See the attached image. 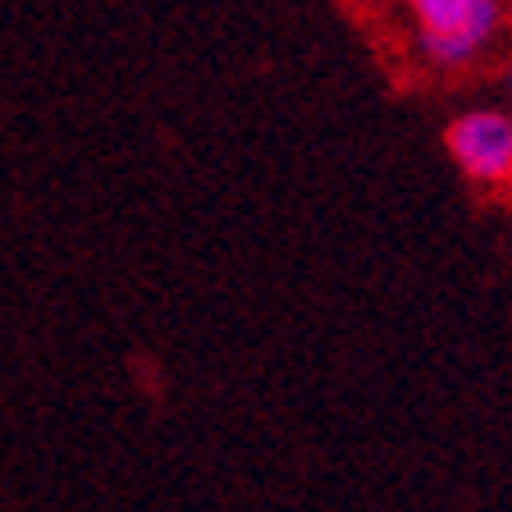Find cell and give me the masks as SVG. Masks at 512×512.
<instances>
[{"label": "cell", "mask_w": 512, "mask_h": 512, "mask_svg": "<svg viewBox=\"0 0 512 512\" xmlns=\"http://www.w3.org/2000/svg\"><path fill=\"white\" fill-rule=\"evenodd\" d=\"M407 14L416 55L435 74L480 64L508 28V0H407Z\"/></svg>", "instance_id": "cell-1"}, {"label": "cell", "mask_w": 512, "mask_h": 512, "mask_svg": "<svg viewBox=\"0 0 512 512\" xmlns=\"http://www.w3.org/2000/svg\"><path fill=\"white\" fill-rule=\"evenodd\" d=\"M444 151L458 174L480 192L512 188V110L503 106H467L448 119Z\"/></svg>", "instance_id": "cell-2"}, {"label": "cell", "mask_w": 512, "mask_h": 512, "mask_svg": "<svg viewBox=\"0 0 512 512\" xmlns=\"http://www.w3.org/2000/svg\"><path fill=\"white\" fill-rule=\"evenodd\" d=\"M508 202H512V188H508Z\"/></svg>", "instance_id": "cell-3"}]
</instances>
